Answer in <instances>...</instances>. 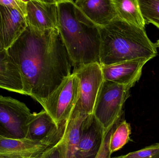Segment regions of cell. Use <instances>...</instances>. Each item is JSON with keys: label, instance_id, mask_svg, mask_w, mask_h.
Here are the masks:
<instances>
[{"label": "cell", "instance_id": "cell-1", "mask_svg": "<svg viewBox=\"0 0 159 158\" xmlns=\"http://www.w3.org/2000/svg\"><path fill=\"white\" fill-rule=\"evenodd\" d=\"M7 51L20 70L25 95L41 105L71 74L72 62L57 28L28 26Z\"/></svg>", "mask_w": 159, "mask_h": 158}, {"label": "cell", "instance_id": "cell-2", "mask_svg": "<svg viewBox=\"0 0 159 158\" xmlns=\"http://www.w3.org/2000/svg\"><path fill=\"white\" fill-rule=\"evenodd\" d=\"M57 29L70 58L74 71L94 63L100 64V27L91 21L74 1L57 0Z\"/></svg>", "mask_w": 159, "mask_h": 158}, {"label": "cell", "instance_id": "cell-3", "mask_svg": "<svg viewBox=\"0 0 159 158\" xmlns=\"http://www.w3.org/2000/svg\"><path fill=\"white\" fill-rule=\"evenodd\" d=\"M101 66L140 59H153L157 55L156 44L145 29L131 25L117 17L100 28Z\"/></svg>", "mask_w": 159, "mask_h": 158}, {"label": "cell", "instance_id": "cell-4", "mask_svg": "<svg viewBox=\"0 0 159 158\" xmlns=\"http://www.w3.org/2000/svg\"><path fill=\"white\" fill-rule=\"evenodd\" d=\"M131 88L108 81H103L93 115L106 132L121 121L123 106L129 97Z\"/></svg>", "mask_w": 159, "mask_h": 158}, {"label": "cell", "instance_id": "cell-5", "mask_svg": "<svg viewBox=\"0 0 159 158\" xmlns=\"http://www.w3.org/2000/svg\"><path fill=\"white\" fill-rule=\"evenodd\" d=\"M79 89V79L73 72L41 104L58 126L65 125L70 119L77 102Z\"/></svg>", "mask_w": 159, "mask_h": 158}, {"label": "cell", "instance_id": "cell-6", "mask_svg": "<svg viewBox=\"0 0 159 158\" xmlns=\"http://www.w3.org/2000/svg\"><path fill=\"white\" fill-rule=\"evenodd\" d=\"M31 114L24 103L9 96L0 95V137L26 139Z\"/></svg>", "mask_w": 159, "mask_h": 158}, {"label": "cell", "instance_id": "cell-7", "mask_svg": "<svg viewBox=\"0 0 159 158\" xmlns=\"http://www.w3.org/2000/svg\"><path fill=\"white\" fill-rule=\"evenodd\" d=\"M73 72L79 80V94L75 107L86 115H91L104 80L102 67L99 63H92Z\"/></svg>", "mask_w": 159, "mask_h": 158}, {"label": "cell", "instance_id": "cell-8", "mask_svg": "<svg viewBox=\"0 0 159 158\" xmlns=\"http://www.w3.org/2000/svg\"><path fill=\"white\" fill-rule=\"evenodd\" d=\"M28 26L40 30L57 28V1H27L25 15Z\"/></svg>", "mask_w": 159, "mask_h": 158}, {"label": "cell", "instance_id": "cell-9", "mask_svg": "<svg viewBox=\"0 0 159 158\" xmlns=\"http://www.w3.org/2000/svg\"><path fill=\"white\" fill-rule=\"evenodd\" d=\"M66 123L58 126L44 109L38 113H32L28 123L26 139L42 143L60 141L63 136Z\"/></svg>", "mask_w": 159, "mask_h": 158}, {"label": "cell", "instance_id": "cell-10", "mask_svg": "<svg viewBox=\"0 0 159 158\" xmlns=\"http://www.w3.org/2000/svg\"><path fill=\"white\" fill-rule=\"evenodd\" d=\"M106 132L93 114L88 115L81 125L76 158H96Z\"/></svg>", "mask_w": 159, "mask_h": 158}, {"label": "cell", "instance_id": "cell-11", "mask_svg": "<svg viewBox=\"0 0 159 158\" xmlns=\"http://www.w3.org/2000/svg\"><path fill=\"white\" fill-rule=\"evenodd\" d=\"M60 141L42 143L0 137V158H35Z\"/></svg>", "mask_w": 159, "mask_h": 158}, {"label": "cell", "instance_id": "cell-12", "mask_svg": "<svg viewBox=\"0 0 159 158\" xmlns=\"http://www.w3.org/2000/svg\"><path fill=\"white\" fill-rule=\"evenodd\" d=\"M149 59H140L102 67L103 79L132 88L140 80Z\"/></svg>", "mask_w": 159, "mask_h": 158}, {"label": "cell", "instance_id": "cell-13", "mask_svg": "<svg viewBox=\"0 0 159 158\" xmlns=\"http://www.w3.org/2000/svg\"><path fill=\"white\" fill-rule=\"evenodd\" d=\"M28 27L25 16L18 10L0 5V40L7 50Z\"/></svg>", "mask_w": 159, "mask_h": 158}, {"label": "cell", "instance_id": "cell-14", "mask_svg": "<svg viewBox=\"0 0 159 158\" xmlns=\"http://www.w3.org/2000/svg\"><path fill=\"white\" fill-rule=\"evenodd\" d=\"M74 2L87 18L100 28L107 26L117 17L113 0H77Z\"/></svg>", "mask_w": 159, "mask_h": 158}, {"label": "cell", "instance_id": "cell-15", "mask_svg": "<svg viewBox=\"0 0 159 158\" xmlns=\"http://www.w3.org/2000/svg\"><path fill=\"white\" fill-rule=\"evenodd\" d=\"M0 88L25 95L20 70L7 50L0 53Z\"/></svg>", "mask_w": 159, "mask_h": 158}, {"label": "cell", "instance_id": "cell-16", "mask_svg": "<svg viewBox=\"0 0 159 158\" xmlns=\"http://www.w3.org/2000/svg\"><path fill=\"white\" fill-rule=\"evenodd\" d=\"M86 115L75 107L73 111L66 123L63 136L61 138L64 158H76L80 130Z\"/></svg>", "mask_w": 159, "mask_h": 158}, {"label": "cell", "instance_id": "cell-17", "mask_svg": "<svg viewBox=\"0 0 159 158\" xmlns=\"http://www.w3.org/2000/svg\"><path fill=\"white\" fill-rule=\"evenodd\" d=\"M117 17L131 25L145 28L146 23L138 0H113Z\"/></svg>", "mask_w": 159, "mask_h": 158}, {"label": "cell", "instance_id": "cell-18", "mask_svg": "<svg viewBox=\"0 0 159 158\" xmlns=\"http://www.w3.org/2000/svg\"><path fill=\"white\" fill-rule=\"evenodd\" d=\"M130 124L125 120L118 122L112 132L109 141V150L111 154L122 148L130 140Z\"/></svg>", "mask_w": 159, "mask_h": 158}, {"label": "cell", "instance_id": "cell-19", "mask_svg": "<svg viewBox=\"0 0 159 158\" xmlns=\"http://www.w3.org/2000/svg\"><path fill=\"white\" fill-rule=\"evenodd\" d=\"M146 25L152 24L159 29V0H138Z\"/></svg>", "mask_w": 159, "mask_h": 158}, {"label": "cell", "instance_id": "cell-20", "mask_svg": "<svg viewBox=\"0 0 159 158\" xmlns=\"http://www.w3.org/2000/svg\"><path fill=\"white\" fill-rule=\"evenodd\" d=\"M121 157L122 158H159V143Z\"/></svg>", "mask_w": 159, "mask_h": 158}, {"label": "cell", "instance_id": "cell-21", "mask_svg": "<svg viewBox=\"0 0 159 158\" xmlns=\"http://www.w3.org/2000/svg\"><path fill=\"white\" fill-rule=\"evenodd\" d=\"M35 158H64L61 139L55 145L47 149Z\"/></svg>", "mask_w": 159, "mask_h": 158}, {"label": "cell", "instance_id": "cell-22", "mask_svg": "<svg viewBox=\"0 0 159 158\" xmlns=\"http://www.w3.org/2000/svg\"><path fill=\"white\" fill-rule=\"evenodd\" d=\"M117 123L115 124L106 133L101 150L96 158H111L112 154H111L109 150V141H110L111 135Z\"/></svg>", "mask_w": 159, "mask_h": 158}, {"label": "cell", "instance_id": "cell-23", "mask_svg": "<svg viewBox=\"0 0 159 158\" xmlns=\"http://www.w3.org/2000/svg\"><path fill=\"white\" fill-rule=\"evenodd\" d=\"M27 1L23 0H0V5L18 10L25 16Z\"/></svg>", "mask_w": 159, "mask_h": 158}, {"label": "cell", "instance_id": "cell-24", "mask_svg": "<svg viewBox=\"0 0 159 158\" xmlns=\"http://www.w3.org/2000/svg\"><path fill=\"white\" fill-rule=\"evenodd\" d=\"M5 50L4 49L2 45V43H1V40H0V53Z\"/></svg>", "mask_w": 159, "mask_h": 158}, {"label": "cell", "instance_id": "cell-25", "mask_svg": "<svg viewBox=\"0 0 159 158\" xmlns=\"http://www.w3.org/2000/svg\"><path fill=\"white\" fill-rule=\"evenodd\" d=\"M156 45V46H157V47H159V40L158 41H157V42L156 43V44H155Z\"/></svg>", "mask_w": 159, "mask_h": 158}, {"label": "cell", "instance_id": "cell-26", "mask_svg": "<svg viewBox=\"0 0 159 158\" xmlns=\"http://www.w3.org/2000/svg\"><path fill=\"white\" fill-rule=\"evenodd\" d=\"M113 158H122L121 157V156H120L116 157H114Z\"/></svg>", "mask_w": 159, "mask_h": 158}]
</instances>
